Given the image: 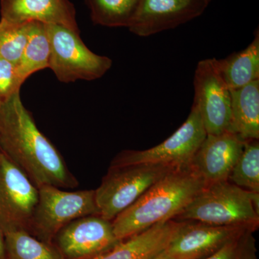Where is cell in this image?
I'll use <instances>...</instances> for the list:
<instances>
[{
  "instance_id": "cell-1",
  "label": "cell",
  "mask_w": 259,
  "mask_h": 259,
  "mask_svg": "<svg viewBox=\"0 0 259 259\" xmlns=\"http://www.w3.org/2000/svg\"><path fill=\"white\" fill-rule=\"evenodd\" d=\"M0 151L37 188H76L78 182L54 145L37 127L20 93L0 103Z\"/></svg>"
},
{
  "instance_id": "cell-2",
  "label": "cell",
  "mask_w": 259,
  "mask_h": 259,
  "mask_svg": "<svg viewBox=\"0 0 259 259\" xmlns=\"http://www.w3.org/2000/svg\"><path fill=\"white\" fill-rule=\"evenodd\" d=\"M192 165L168 172L112 221L120 241L173 220L207 186Z\"/></svg>"
},
{
  "instance_id": "cell-3",
  "label": "cell",
  "mask_w": 259,
  "mask_h": 259,
  "mask_svg": "<svg viewBox=\"0 0 259 259\" xmlns=\"http://www.w3.org/2000/svg\"><path fill=\"white\" fill-rule=\"evenodd\" d=\"M173 220L216 226H245L257 230L259 193L229 181L207 185Z\"/></svg>"
},
{
  "instance_id": "cell-4",
  "label": "cell",
  "mask_w": 259,
  "mask_h": 259,
  "mask_svg": "<svg viewBox=\"0 0 259 259\" xmlns=\"http://www.w3.org/2000/svg\"><path fill=\"white\" fill-rule=\"evenodd\" d=\"M176 167L164 164L110 166L95 190L98 215L112 221Z\"/></svg>"
},
{
  "instance_id": "cell-5",
  "label": "cell",
  "mask_w": 259,
  "mask_h": 259,
  "mask_svg": "<svg viewBox=\"0 0 259 259\" xmlns=\"http://www.w3.org/2000/svg\"><path fill=\"white\" fill-rule=\"evenodd\" d=\"M38 202L29 233L54 244L59 232L78 218L98 215L95 190L70 192L52 185L39 187Z\"/></svg>"
},
{
  "instance_id": "cell-6",
  "label": "cell",
  "mask_w": 259,
  "mask_h": 259,
  "mask_svg": "<svg viewBox=\"0 0 259 259\" xmlns=\"http://www.w3.org/2000/svg\"><path fill=\"white\" fill-rule=\"evenodd\" d=\"M46 28L50 42L49 69L61 82L100 79L112 67L111 59L89 49L79 33L53 24Z\"/></svg>"
},
{
  "instance_id": "cell-7",
  "label": "cell",
  "mask_w": 259,
  "mask_h": 259,
  "mask_svg": "<svg viewBox=\"0 0 259 259\" xmlns=\"http://www.w3.org/2000/svg\"><path fill=\"white\" fill-rule=\"evenodd\" d=\"M207 132L198 109L192 105L187 120L166 141L144 150H125L117 154L110 166L135 164H164L180 168L190 166Z\"/></svg>"
},
{
  "instance_id": "cell-8",
  "label": "cell",
  "mask_w": 259,
  "mask_h": 259,
  "mask_svg": "<svg viewBox=\"0 0 259 259\" xmlns=\"http://www.w3.org/2000/svg\"><path fill=\"white\" fill-rule=\"evenodd\" d=\"M38 197L36 186L0 153V227L4 233L30 232Z\"/></svg>"
},
{
  "instance_id": "cell-9",
  "label": "cell",
  "mask_w": 259,
  "mask_h": 259,
  "mask_svg": "<svg viewBox=\"0 0 259 259\" xmlns=\"http://www.w3.org/2000/svg\"><path fill=\"white\" fill-rule=\"evenodd\" d=\"M194 88L193 105L198 109L207 134L231 131V90L220 73L217 59L199 61Z\"/></svg>"
},
{
  "instance_id": "cell-10",
  "label": "cell",
  "mask_w": 259,
  "mask_h": 259,
  "mask_svg": "<svg viewBox=\"0 0 259 259\" xmlns=\"http://www.w3.org/2000/svg\"><path fill=\"white\" fill-rule=\"evenodd\" d=\"M112 222L99 215L78 218L61 230L54 244L64 259H94L120 243Z\"/></svg>"
},
{
  "instance_id": "cell-11",
  "label": "cell",
  "mask_w": 259,
  "mask_h": 259,
  "mask_svg": "<svg viewBox=\"0 0 259 259\" xmlns=\"http://www.w3.org/2000/svg\"><path fill=\"white\" fill-rule=\"evenodd\" d=\"M180 226L166 249L173 259H204L249 227L216 226L197 221H180Z\"/></svg>"
},
{
  "instance_id": "cell-12",
  "label": "cell",
  "mask_w": 259,
  "mask_h": 259,
  "mask_svg": "<svg viewBox=\"0 0 259 259\" xmlns=\"http://www.w3.org/2000/svg\"><path fill=\"white\" fill-rule=\"evenodd\" d=\"M208 4L207 0H139L127 28L138 36H150L200 16Z\"/></svg>"
},
{
  "instance_id": "cell-13",
  "label": "cell",
  "mask_w": 259,
  "mask_h": 259,
  "mask_svg": "<svg viewBox=\"0 0 259 259\" xmlns=\"http://www.w3.org/2000/svg\"><path fill=\"white\" fill-rule=\"evenodd\" d=\"M245 141L232 131L207 134L191 165L207 185L228 181Z\"/></svg>"
},
{
  "instance_id": "cell-14",
  "label": "cell",
  "mask_w": 259,
  "mask_h": 259,
  "mask_svg": "<svg viewBox=\"0 0 259 259\" xmlns=\"http://www.w3.org/2000/svg\"><path fill=\"white\" fill-rule=\"evenodd\" d=\"M1 20L59 25L79 33L76 10L69 0H1Z\"/></svg>"
},
{
  "instance_id": "cell-15",
  "label": "cell",
  "mask_w": 259,
  "mask_h": 259,
  "mask_svg": "<svg viewBox=\"0 0 259 259\" xmlns=\"http://www.w3.org/2000/svg\"><path fill=\"white\" fill-rule=\"evenodd\" d=\"M180 223L175 220L158 223L94 259H152L166 249Z\"/></svg>"
},
{
  "instance_id": "cell-16",
  "label": "cell",
  "mask_w": 259,
  "mask_h": 259,
  "mask_svg": "<svg viewBox=\"0 0 259 259\" xmlns=\"http://www.w3.org/2000/svg\"><path fill=\"white\" fill-rule=\"evenodd\" d=\"M231 131L244 141L259 139V79L231 90Z\"/></svg>"
},
{
  "instance_id": "cell-17",
  "label": "cell",
  "mask_w": 259,
  "mask_h": 259,
  "mask_svg": "<svg viewBox=\"0 0 259 259\" xmlns=\"http://www.w3.org/2000/svg\"><path fill=\"white\" fill-rule=\"evenodd\" d=\"M218 61V69L230 90L243 88L259 79V32L245 49Z\"/></svg>"
},
{
  "instance_id": "cell-18",
  "label": "cell",
  "mask_w": 259,
  "mask_h": 259,
  "mask_svg": "<svg viewBox=\"0 0 259 259\" xmlns=\"http://www.w3.org/2000/svg\"><path fill=\"white\" fill-rule=\"evenodd\" d=\"M50 53V42L45 24L30 22L28 40L21 58L15 66L20 84L23 85L34 73L49 68Z\"/></svg>"
},
{
  "instance_id": "cell-19",
  "label": "cell",
  "mask_w": 259,
  "mask_h": 259,
  "mask_svg": "<svg viewBox=\"0 0 259 259\" xmlns=\"http://www.w3.org/2000/svg\"><path fill=\"white\" fill-rule=\"evenodd\" d=\"M9 259H64L54 244L40 241L25 231L5 233Z\"/></svg>"
},
{
  "instance_id": "cell-20",
  "label": "cell",
  "mask_w": 259,
  "mask_h": 259,
  "mask_svg": "<svg viewBox=\"0 0 259 259\" xmlns=\"http://www.w3.org/2000/svg\"><path fill=\"white\" fill-rule=\"evenodd\" d=\"M92 20L110 28L129 26L139 0H86Z\"/></svg>"
},
{
  "instance_id": "cell-21",
  "label": "cell",
  "mask_w": 259,
  "mask_h": 259,
  "mask_svg": "<svg viewBox=\"0 0 259 259\" xmlns=\"http://www.w3.org/2000/svg\"><path fill=\"white\" fill-rule=\"evenodd\" d=\"M228 181L244 190L259 193L258 140L245 141L243 151Z\"/></svg>"
},
{
  "instance_id": "cell-22",
  "label": "cell",
  "mask_w": 259,
  "mask_h": 259,
  "mask_svg": "<svg viewBox=\"0 0 259 259\" xmlns=\"http://www.w3.org/2000/svg\"><path fill=\"white\" fill-rule=\"evenodd\" d=\"M28 33L29 23L0 20V56L16 66L26 45Z\"/></svg>"
},
{
  "instance_id": "cell-23",
  "label": "cell",
  "mask_w": 259,
  "mask_h": 259,
  "mask_svg": "<svg viewBox=\"0 0 259 259\" xmlns=\"http://www.w3.org/2000/svg\"><path fill=\"white\" fill-rule=\"evenodd\" d=\"M254 232V230H245L204 259H257Z\"/></svg>"
},
{
  "instance_id": "cell-24",
  "label": "cell",
  "mask_w": 259,
  "mask_h": 259,
  "mask_svg": "<svg viewBox=\"0 0 259 259\" xmlns=\"http://www.w3.org/2000/svg\"><path fill=\"white\" fill-rule=\"evenodd\" d=\"M21 86L17 77L15 65L0 56V103L20 93Z\"/></svg>"
},
{
  "instance_id": "cell-25",
  "label": "cell",
  "mask_w": 259,
  "mask_h": 259,
  "mask_svg": "<svg viewBox=\"0 0 259 259\" xmlns=\"http://www.w3.org/2000/svg\"><path fill=\"white\" fill-rule=\"evenodd\" d=\"M0 259H9L5 243V233L0 227Z\"/></svg>"
},
{
  "instance_id": "cell-26",
  "label": "cell",
  "mask_w": 259,
  "mask_h": 259,
  "mask_svg": "<svg viewBox=\"0 0 259 259\" xmlns=\"http://www.w3.org/2000/svg\"><path fill=\"white\" fill-rule=\"evenodd\" d=\"M152 259H173L171 258H170L169 256H168L166 254V253H164V252H162V253H160V254H158V255H156V257H154V258Z\"/></svg>"
},
{
  "instance_id": "cell-27",
  "label": "cell",
  "mask_w": 259,
  "mask_h": 259,
  "mask_svg": "<svg viewBox=\"0 0 259 259\" xmlns=\"http://www.w3.org/2000/svg\"><path fill=\"white\" fill-rule=\"evenodd\" d=\"M207 1L208 2V3H210L211 0H207Z\"/></svg>"
},
{
  "instance_id": "cell-28",
  "label": "cell",
  "mask_w": 259,
  "mask_h": 259,
  "mask_svg": "<svg viewBox=\"0 0 259 259\" xmlns=\"http://www.w3.org/2000/svg\"><path fill=\"white\" fill-rule=\"evenodd\" d=\"M0 153H1V151H0Z\"/></svg>"
}]
</instances>
